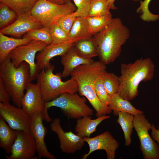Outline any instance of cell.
Masks as SVG:
<instances>
[{
    "mask_svg": "<svg viewBox=\"0 0 159 159\" xmlns=\"http://www.w3.org/2000/svg\"><path fill=\"white\" fill-rule=\"evenodd\" d=\"M130 31L119 18H112L102 30L93 36L100 60L106 65L120 56L122 47L130 37Z\"/></svg>",
    "mask_w": 159,
    "mask_h": 159,
    "instance_id": "obj_1",
    "label": "cell"
},
{
    "mask_svg": "<svg viewBox=\"0 0 159 159\" xmlns=\"http://www.w3.org/2000/svg\"><path fill=\"white\" fill-rule=\"evenodd\" d=\"M106 65L100 60L94 61L78 66L70 75L77 83L79 95L88 100L96 111L97 117L110 114L112 111L100 101L95 90L96 80L107 72Z\"/></svg>",
    "mask_w": 159,
    "mask_h": 159,
    "instance_id": "obj_2",
    "label": "cell"
},
{
    "mask_svg": "<svg viewBox=\"0 0 159 159\" xmlns=\"http://www.w3.org/2000/svg\"><path fill=\"white\" fill-rule=\"evenodd\" d=\"M120 68V84L117 94L122 98L130 100L138 96L140 82L153 79L155 67L150 58H141L133 63H122Z\"/></svg>",
    "mask_w": 159,
    "mask_h": 159,
    "instance_id": "obj_3",
    "label": "cell"
},
{
    "mask_svg": "<svg viewBox=\"0 0 159 159\" xmlns=\"http://www.w3.org/2000/svg\"><path fill=\"white\" fill-rule=\"evenodd\" d=\"M0 64V78L9 92L13 104L21 107L24 90L32 81L29 65L23 61L16 67L11 63L9 55Z\"/></svg>",
    "mask_w": 159,
    "mask_h": 159,
    "instance_id": "obj_4",
    "label": "cell"
},
{
    "mask_svg": "<svg viewBox=\"0 0 159 159\" xmlns=\"http://www.w3.org/2000/svg\"><path fill=\"white\" fill-rule=\"evenodd\" d=\"M53 64L42 69L37 78L43 99L46 102L53 100L62 93H74L78 92V86L75 79L71 76L68 80L63 81L62 73L54 74Z\"/></svg>",
    "mask_w": 159,
    "mask_h": 159,
    "instance_id": "obj_5",
    "label": "cell"
},
{
    "mask_svg": "<svg viewBox=\"0 0 159 159\" xmlns=\"http://www.w3.org/2000/svg\"><path fill=\"white\" fill-rule=\"evenodd\" d=\"M76 10V6L71 1L60 4L46 0H39L29 14L43 26H49Z\"/></svg>",
    "mask_w": 159,
    "mask_h": 159,
    "instance_id": "obj_6",
    "label": "cell"
},
{
    "mask_svg": "<svg viewBox=\"0 0 159 159\" xmlns=\"http://www.w3.org/2000/svg\"><path fill=\"white\" fill-rule=\"evenodd\" d=\"M86 98L77 93H64L51 101L46 102L48 109L52 107L59 108L69 118L77 119L85 116H92L93 110L86 103Z\"/></svg>",
    "mask_w": 159,
    "mask_h": 159,
    "instance_id": "obj_7",
    "label": "cell"
},
{
    "mask_svg": "<svg viewBox=\"0 0 159 159\" xmlns=\"http://www.w3.org/2000/svg\"><path fill=\"white\" fill-rule=\"evenodd\" d=\"M48 45L43 42L32 40L29 43L19 46L12 50L9 55L11 63L18 67L23 62L29 65L32 81L37 79L40 72L35 62L37 53Z\"/></svg>",
    "mask_w": 159,
    "mask_h": 159,
    "instance_id": "obj_8",
    "label": "cell"
},
{
    "mask_svg": "<svg viewBox=\"0 0 159 159\" xmlns=\"http://www.w3.org/2000/svg\"><path fill=\"white\" fill-rule=\"evenodd\" d=\"M133 127L140 143V149L145 159H159V145L150 135L152 125L143 113L134 116Z\"/></svg>",
    "mask_w": 159,
    "mask_h": 159,
    "instance_id": "obj_9",
    "label": "cell"
},
{
    "mask_svg": "<svg viewBox=\"0 0 159 159\" xmlns=\"http://www.w3.org/2000/svg\"><path fill=\"white\" fill-rule=\"evenodd\" d=\"M46 102L43 99L38 85L31 82L26 89V92L21 100V108L30 117L41 113L45 117V120L49 122L52 119L49 116Z\"/></svg>",
    "mask_w": 159,
    "mask_h": 159,
    "instance_id": "obj_10",
    "label": "cell"
},
{
    "mask_svg": "<svg viewBox=\"0 0 159 159\" xmlns=\"http://www.w3.org/2000/svg\"><path fill=\"white\" fill-rule=\"evenodd\" d=\"M0 116L12 129L31 132V117L21 107L0 102Z\"/></svg>",
    "mask_w": 159,
    "mask_h": 159,
    "instance_id": "obj_11",
    "label": "cell"
},
{
    "mask_svg": "<svg viewBox=\"0 0 159 159\" xmlns=\"http://www.w3.org/2000/svg\"><path fill=\"white\" fill-rule=\"evenodd\" d=\"M52 122L50 129L57 135L60 148L62 152L72 154L82 149L85 143L83 138L71 131H64L61 126L59 118H55Z\"/></svg>",
    "mask_w": 159,
    "mask_h": 159,
    "instance_id": "obj_12",
    "label": "cell"
},
{
    "mask_svg": "<svg viewBox=\"0 0 159 159\" xmlns=\"http://www.w3.org/2000/svg\"><path fill=\"white\" fill-rule=\"evenodd\" d=\"M83 139L88 144L89 150L88 153L84 155L82 159H86L93 152L98 150H105L107 159L115 158L119 143L109 131H105L93 138L84 137Z\"/></svg>",
    "mask_w": 159,
    "mask_h": 159,
    "instance_id": "obj_13",
    "label": "cell"
},
{
    "mask_svg": "<svg viewBox=\"0 0 159 159\" xmlns=\"http://www.w3.org/2000/svg\"><path fill=\"white\" fill-rule=\"evenodd\" d=\"M36 151L35 140L31 132L18 130L16 138L8 159H32Z\"/></svg>",
    "mask_w": 159,
    "mask_h": 159,
    "instance_id": "obj_14",
    "label": "cell"
},
{
    "mask_svg": "<svg viewBox=\"0 0 159 159\" xmlns=\"http://www.w3.org/2000/svg\"><path fill=\"white\" fill-rule=\"evenodd\" d=\"M31 117V132L34 137L36 145V152L39 158L55 159L56 157L49 152L47 148L44 139L47 129L43 123L45 117L41 113H39Z\"/></svg>",
    "mask_w": 159,
    "mask_h": 159,
    "instance_id": "obj_15",
    "label": "cell"
},
{
    "mask_svg": "<svg viewBox=\"0 0 159 159\" xmlns=\"http://www.w3.org/2000/svg\"><path fill=\"white\" fill-rule=\"evenodd\" d=\"M42 27L39 21L28 13L18 16L12 23L1 29L0 32L5 35L19 37L30 30Z\"/></svg>",
    "mask_w": 159,
    "mask_h": 159,
    "instance_id": "obj_16",
    "label": "cell"
},
{
    "mask_svg": "<svg viewBox=\"0 0 159 159\" xmlns=\"http://www.w3.org/2000/svg\"><path fill=\"white\" fill-rule=\"evenodd\" d=\"M74 44L70 42L60 44L52 43L39 52L36 55V59L39 71L51 65L50 61L53 58L62 56L73 47Z\"/></svg>",
    "mask_w": 159,
    "mask_h": 159,
    "instance_id": "obj_17",
    "label": "cell"
},
{
    "mask_svg": "<svg viewBox=\"0 0 159 159\" xmlns=\"http://www.w3.org/2000/svg\"><path fill=\"white\" fill-rule=\"evenodd\" d=\"M91 59H85L79 56L74 46L61 56V63L64 67L62 75L65 78L70 75L73 70L78 66L90 63L94 61Z\"/></svg>",
    "mask_w": 159,
    "mask_h": 159,
    "instance_id": "obj_18",
    "label": "cell"
},
{
    "mask_svg": "<svg viewBox=\"0 0 159 159\" xmlns=\"http://www.w3.org/2000/svg\"><path fill=\"white\" fill-rule=\"evenodd\" d=\"M109 115H104L92 119L90 116H85L77 119L75 131L80 137H90L96 131L97 126L104 120L110 118Z\"/></svg>",
    "mask_w": 159,
    "mask_h": 159,
    "instance_id": "obj_19",
    "label": "cell"
},
{
    "mask_svg": "<svg viewBox=\"0 0 159 159\" xmlns=\"http://www.w3.org/2000/svg\"><path fill=\"white\" fill-rule=\"evenodd\" d=\"M32 40L28 37L16 39L9 37L0 32V63L12 50L19 46L29 43Z\"/></svg>",
    "mask_w": 159,
    "mask_h": 159,
    "instance_id": "obj_20",
    "label": "cell"
},
{
    "mask_svg": "<svg viewBox=\"0 0 159 159\" xmlns=\"http://www.w3.org/2000/svg\"><path fill=\"white\" fill-rule=\"evenodd\" d=\"M129 101L122 98L116 93L111 96L108 106L116 116H118L120 112L129 113L134 116L144 113L143 111L135 107Z\"/></svg>",
    "mask_w": 159,
    "mask_h": 159,
    "instance_id": "obj_21",
    "label": "cell"
},
{
    "mask_svg": "<svg viewBox=\"0 0 159 159\" xmlns=\"http://www.w3.org/2000/svg\"><path fill=\"white\" fill-rule=\"evenodd\" d=\"M70 42L74 43L81 40L92 38L87 21L84 17H78L73 24L68 34Z\"/></svg>",
    "mask_w": 159,
    "mask_h": 159,
    "instance_id": "obj_22",
    "label": "cell"
},
{
    "mask_svg": "<svg viewBox=\"0 0 159 159\" xmlns=\"http://www.w3.org/2000/svg\"><path fill=\"white\" fill-rule=\"evenodd\" d=\"M17 132L18 130L10 127L2 117L0 116V147L8 154L11 153Z\"/></svg>",
    "mask_w": 159,
    "mask_h": 159,
    "instance_id": "obj_23",
    "label": "cell"
},
{
    "mask_svg": "<svg viewBox=\"0 0 159 159\" xmlns=\"http://www.w3.org/2000/svg\"><path fill=\"white\" fill-rule=\"evenodd\" d=\"M74 44L76 52L81 57L91 59L98 56L97 47L93 37L80 40Z\"/></svg>",
    "mask_w": 159,
    "mask_h": 159,
    "instance_id": "obj_24",
    "label": "cell"
},
{
    "mask_svg": "<svg viewBox=\"0 0 159 159\" xmlns=\"http://www.w3.org/2000/svg\"><path fill=\"white\" fill-rule=\"evenodd\" d=\"M118 116L116 121L120 125L123 132L125 145L126 146H130L131 143V136L133 127L134 116L129 113L120 112Z\"/></svg>",
    "mask_w": 159,
    "mask_h": 159,
    "instance_id": "obj_25",
    "label": "cell"
},
{
    "mask_svg": "<svg viewBox=\"0 0 159 159\" xmlns=\"http://www.w3.org/2000/svg\"><path fill=\"white\" fill-rule=\"evenodd\" d=\"M39 0H0L17 14L18 16L28 14Z\"/></svg>",
    "mask_w": 159,
    "mask_h": 159,
    "instance_id": "obj_26",
    "label": "cell"
},
{
    "mask_svg": "<svg viewBox=\"0 0 159 159\" xmlns=\"http://www.w3.org/2000/svg\"><path fill=\"white\" fill-rule=\"evenodd\" d=\"M89 30L93 36L104 29L112 19V15L85 17Z\"/></svg>",
    "mask_w": 159,
    "mask_h": 159,
    "instance_id": "obj_27",
    "label": "cell"
},
{
    "mask_svg": "<svg viewBox=\"0 0 159 159\" xmlns=\"http://www.w3.org/2000/svg\"><path fill=\"white\" fill-rule=\"evenodd\" d=\"M102 78L108 94L111 96L117 93L120 84L119 77L113 73L107 72L102 75Z\"/></svg>",
    "mask_w": 159,
    "mask_h": 159,
    "instance_id": "obj_28",
    "label": "cell"
},
{
    "mask_svg": "<svg viewBox=\"0 0 159 159\" xmlns=\"http://www.w3.org/2000/svg\"><path fill=\"white\" fill-rule=\"evenodd\" d=\"M23 37L41 41L48 44L52 43L49 26H43L30 30L24 34Z\"/></svg>",
    "mask_w": 159,
    "mask_h": 159,
    "instance_id": "obj_29",
    "label": "cell"
},
{
    "mask_svg": "<svg viewBox=\"0 0 159 159\" xmlns=\"http://www.w3.org/2000/svg\"><path fill=\"white\" fill-rule=\"evenodd\" d=\"M109 0H91L88 16L111 15L108 8Z\"/></svg>",
    "mask_w": 159,
    "mask_h": 159,
    "instance_id": "obj_30",
    "label": "cell"
},
{
    "mask_svg": "<svg viewBox=\"0 0 159 159\" xmlns=\"http://www.w3.org/2000/svg\"><path fill=\"white\" fill-rule=\"evenodd\" d=\"M17 14L6 5L0 3V29L9 25L16 19Z\"/></svg>",
    "mask_w": 159,
    "mask_h": 159,
    "instance_id": "obj_31",
    "label": "cell"
},
{
    "mask_svg": "<svg viewBox=\"0 0 159 159\" xmlns=\"http://www.w3.org/2000/svg\"><path fill=\"white\" fill-rule=\"evenodd\" d=\"M49 27L53 43L60 44L70 42L68 34L57 23L52 24Z\"/></svg>",
    "mask_w": 159,
    "mask_h": 159,
    "instance_id": "obj_32",
    "label": "cell"
},
{
    "mask_svg": "<svg viewBox=\"0 0 159 159\" xmlns=\"http://www.w3.org/2000/svg\"><path fill=\"white\" fill-rule=\"evenodd\" d=\"M102 76L97 78L95 81V90L100 101L105 105L108 106L110 101L111 96L108 94L104 87Z\"/></svg>",
    "mask_w": 159,
    "mask_h": 159,
    "instance_id": "obj_33",
    "label": "cell"
},
{
    "mask_svg": "<svg viewBox=\"0 0 159 159\" xmlns=\"http://www.w3.org/2000/svg\"><path fill=\"white\" fill-rule=\"evenodd\" d=\"M77 8L73 14L76 17L88 16L90 11L91 0H72Z\"/></svg>",
    "mask_w": 159,
    "mask_h": 159,
    "instance_id": "obj_34",
    "label": "cell"
},
{
    "mask_svg": "<svg viewBox=\"0 0 159 159\" xmlns=\"http://www.w3.org/2000/svg\"><path fill=\"white\" fill-rule=\"evenodd\" d=\"M151 0H144L140 1V5L136 11L141 14L140 17L144 21L149 22L153 20L155 15L151 12L149 9V5Z\"/></svg>",
    "mask_w": 159,
    "mask_h": 159,
    "instance_id": "obj_35",
    "label": "cell"
},
{
    "mask_svg": "<svg viewBox=\"0 0 159 159\" xmlns=\"http://www.w3.org/2000/svg\"><path fill=\"white\" fill-rule=\"evenodd\" d=\"M77 17L73 13L68 14L61 19L57 23L67 34L69 33Z\"/></svg>",
    "mask_w": 159,
    "mask_h": 159,
    "instance_id": "obj_36",
    "label": "cell"
},
{
    "mask_svg": "<svg viewBox=\"0 0 159 159\" xmlns=\"http://www.w3.org/2000/svg\"><path fill=\"white\" fill-rule=\"evenodd\" d=\"M11 100V96L3 81L0 78V102L9 103Z\"/></svg>",
    "mask_w": 159,
    "mask_h": 159,
    "instance_id": "obj_37",
    "label": "cell"
},
{
    "mask_svg": "<svg viewBox=\"0 0 159 159\" xmlns=\"http://www.w3.org/2000/svg\"><path fill=\"white\" fill-rule=\"evenodd\" d=\"M151 128V136L152 138L155 141H156L159 144V128L156 129L154 124H152Z\"/></svg>",
    "mask_w": 159,
    "mask_h": 159,
    "instance_id": "obj_38",
    "label": "cell"
},
{
    "mask_svg": "<svg viewBox=\"0 0 159 159\" xmlns=\"http://www.w3.org/2000/svg\"><path fill=\"white\" fill-rule=\"evenodd\" d=\"M54 3L58 4H63L66 3L71 0H46Z\"/></svg>",
    "mask_w": 159,
    "mask_h": 159,
    "instance_id": "obj_39",
    "label": "cell"
},
{
    "mask_svg": "<svg viewBox=\"0 0 159 159\" xmlns=\"http://www.w3.org/2000/svg\"><path fill=\"white\" fill-rule=\"evenodd\" d=\"M115 0H109L108 6L110 9H117L116 7L114 4Z\"/></svg>",
    "mask_w": 159,
    "mask_h": 159,
    "instance_id": "obj_40",
    "label": "cell"
},
{
    "mask_svg": "<svg viewBox=\"0 0 159 159\" xmlns=\"http://www.w3.org/2000/svg\"><path fill=\"white\" fill-rule=\"evenodd\" d=\"M132 0V1H138L139 0Z\"/></svg>",
    "mask_w": 159,
    "mask_h": 159,
    "instance_id": "obj_41",
    "label": "cell"
}]
</instances>
